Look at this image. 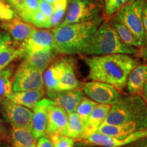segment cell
I'll return each mask as SVG.
<instances>
[{
  "instance_id": "obj_1",
  "label": "cell",
  "mask_w": 147,
  "mask_h": 147,
  "mask_svg": "<svg viewBox=\"0 0 147 147\" xmlns=\"http://www.w3.org/2000/svg\"><path fill=\"white\" fill-rule=\"evenodd\" d=\"M83 59L89 67V80L109 84L119 91L126 87L129 74L140 63L127 54L84 57Z\"/></svg>"
},
{
  "instance_id": "obj_2",
  "label": "cell",
  "mask_w": 147,
  "mask_h": 147,
  "mask_svg": "<svg viewBox=\"0 0 147 147\" xmlns=\"http://www.w3.org/2000/svg\"><path fill=\"white\" fill-rule=\"evenodd\" d=\"M104 21L103 16L84 23L55 27L52 34L59 54H79Z\"/></svg>"
},
{
  "instance_id": "obj_3",
  "label": "cell",
  "mask_w": 147,
  "mask_h": 147,
  "mask_svg": "<svg viewBox=\"0 0 147 147\" xmlns=\"http://www.w3.org/2000/svg\"><path fill=\"white\" fill-rule=\"evenodd\" d=\"M103 124L127 125L139 131L147 129V104L142 96L128 95L120 96L111 106Z\"/></svg>"
},
{
  "instance_id": "obj_4",
  "label": "cell",
  "mask_w": 147,
  "mask_h": 147,
  "mask_svg": "<svg viewBox=\"0 0 147 147\" xmlns=\"http://www.w3.org/2000/svg\"><path fill=\"white\" fill-rule=\"evenodd\" d=\"M140 49L129 47L121 41L111 21L106 20L97 28L79 55L100 56L112 54H138Z\"/></svg>"
},
{
  "instance_id": "obj_5",
  "label": "cell",
  "mask_w": 147,
  "mask_h": 147,
  "mask_svg": "<svg viewBox=\"0 0 147 147\" xmlns=\"http://www.w3.org/2000/svg\"><path fill=\"white\" fill-rule=\"evenodd\" d=\"M144 1L129 0L113 17L123 24L133 33L142 45V48L144 42V31L142 23Z\"/></svg>"
},
{
  "instance_id": "obj_6",
  "label": "cell",
  "mask_w": 147,
  "mask_h": 147,
  "mask_svg": "<svg viewBox=\"0 0 147 147\" xmlns=\"http://www.w3.org/2000/svg\"><path fill=\"white\" fill-rule=\"evenodd\" d=\"M102 4L97 0H68L67 11L61 26L84 23L100 17Z\"/></svg>"
},
{
  "instance_id": "obj_7",
  "label": "cell",
  "mask_w": 147,
  "mask_h": 147,
  "mask_svg": "<svg viewBox=\"0 0 147 147\" xmlns=\"http://www.w3.org/2000/svg\"><path fill=\"white\" fill-rule=\"evenodd\" d=\"M44 87L43 72L23 61L14 75L12 82L13 92L41 89Z\"/></svg>"
},
{
  "instance_id": "obj_8",
  "label": "cell",
  "mask_w": 147,
  "mask_h": 147,
  "mask_svg": "<svg viewBox=\"0 0 147 147\" xmlns=\"http://www.w3.org/2000/svg\"><path fill=\"white\" fill-rule=\"evenodd\" d=\"M1 112L12 127L31 130L33 112L30 109L5 97L1 102Z\"/></svg>"
},
{
  "instance_id": "obj_9",
  "label": "cell",
  "mask_w": 147,
  "mask_h": 147,
  "mask_svg": "<svg viewBox=\"0 0 147 147\" xmlns=\"http://www.w3.org/2000/svg\"><path fill=\"white\" fill-rule=\"evenodd\" d=\"M147 137V129L135 132L124 136H110L98 132L82 139V142L101 147H125L135 141Z\"/></svg>"
},
{
  "instance_id": "obj_10",
  "label": "cell",
  "mask_w": 147,
  "mask_h": 147,
  "mask_svg": "<svg viewBox=\"0 0 147 147\" xmlns=\"http://www.w3.org/2000/svg\"><path fill=\"white\" fill-rule=\"evenodd\" d=\"M83 93L90 100L97 104L112 106L119 100V91L109 84L102 82L91 81L83 84Z\"/></svg>"
},
{
  "instance_id": "obj_11",
  "label": "cell",
  "mask_w": 147,
  "mask_h": 147,
  "mask_svg": "<svg viewBox=\"0 0 147 147\" xmlns=\"http://www.w3.org/2000/svg\"><path fill=\"white\" fill-rule=\"evenodd\" d=\"M18 45L23 51L24 57L27 55L45 50H54L57 53L52 32L45 29H35L27 40Z\"/></svg>"
},
{
  "instance_id": "obj_12",
  "label": "cell",
  "mask_w": 147,
  "mask_h": 147,
  "mask_svg": "<svg viewBox=\"0 0 147 147\" xmlns=\"http://www.w3.org/2000/svg\"><path fill=\"white\" fill-rule=\"evenodd\" d=\"M49 99L63 108L67 114L76 112L78 104L83 99L84 93L80 89L69 91H47Z\"/></svg>"
},
{
  "instance_id": "obj_13",
  "label": "cell",
  "mask_w": 147,
  "mask_h": 147,
  "mask_svg": "<svg viewBox=\"0 0 147 147\" xmlns=\"http://www.w3.org/2000/svg\"><path fill=\"white\" fill-rule=\"evenodd\" d=\"M67 114L63 108L53 103L48 110L46 135L47 136L53 134L67 136Z\"/></svg>"
},
{
  "instance_id": "obj_14",
  "label": "cell",
  "mask_w": 147,
  "mask_h": 147,
  "mask_svg": "<svg viewBox=\"0 0 147 147\" xmlns=\"http://www.w3.org/2000/svg\"><path fill=\"white\" fill-rule=\"evenodd\" d=\"M0 28L6 31L16 44H20L27 40L36 29L34 25L24 21L16 14L11 19L1 21Z\"/></svg>"
},
{
  "instance_id": "obj_15",
  "label": "cell",
  "mask_w": 147,
  "mask_h": 147,
  "mask_svg": "<svg viewBox=\"0 0 147 147\" xmlns=\"http://www.w3.org/2000/svg\"><path fill=\"white\" fill-rule=\"evenodd\" d=\"M53 103L50 99H42L33 109L31 132L35 140L39 139L40 137L46 135L48 110Z\"/></svg>"
},
{
  "instance_id": "obj_16",
  "label": "cell",
  "mask_w": 147,
  "mask_h": 147,
  "mask_svg": "<svg viewBox=\"0 0 147 147\" xmlns=\"http://www.w3.org/2000/svg\"><path fill=\"white\" fill-rule=\"evenodd\" d=\"M61 67L59 81V91L78 89L79 81L76 78L74 59L70 57L61 58Z\"/></svg>"
},
{
  "instance_id": "obj_17",
  "label": "cell",
  "mask_w": 147,
  "mask_h": 147,
  "mask_svg": "<svg viewBox=\"0 0 147 147\" xmlns=\"http://www.w3.org/2000/svg\"><path fill=\"white\" fill-rule=\"evenodd\" d=\"M147 79V64H138L129 74L126 87L131 95L142 96Z\"/></svg>"
},
{
  "instance_id": "obj_18",
  "label": "cell",
  "mask_w": 147,
  "mask_h": 147,
  "mask_svg": "<svg viewBox=\"0 0 147 147\" xmlns=\"http://www.w3.org/2000/svg\"><path fill=\"white\" fill-rule=\"evenodd\" d=\"M110 108L111 106L108 104H97L86 122L85 132L82 138L96 132L97 129L104 123V121L108 117Z\"/></svg>"
},
{
  "instance_id": "obj_19",
  "label": "cell",
  "mask_w": 147,
  "mask_h": 147,
  "mask_svg": "<svg viewBox=\"0 0 147 147\" xmlns=\"http://www.w3.org/2000/svg\"><path fill=\"white\" fill-rule=\"evenodd\" d=\"M44 89L29 90V91L12 92L8 98L16 104L25 106L30 110H33L45 95Z\"/></svg>"
},
{
  "instance_id": "obj_20",
  "label": "cell",
  "mask_w": 147,
  "mask_h": 147,
  "mask_svg": "<svg viewBox=\"0 0 147 147\" xmlns=\"http://www.w3.org/2000/svg\"><path fill=\"white\" fill-rule=\"evenodd\" d=\"M58 54L54 50H45L38 51L25 57V61L29 65L44 72L52 63L55 55Z\"/></svg>"
},
{
  "instance_id": "obj_21",
  "label": "cell",
  "mask_w": 147,
  "mask_h": 147,
  "mask_svg": "<svg viewBox=\"0 0 147 147\" xmlns=\"http://www.w3.org/2000/svg\"><path fill=\"white\" fill-rule=\"evenodd\" d=\"M10 138L12 147H36V140L27 129L12 127Z\"/></svg>"
},
{
  "instance_id": "obj_22",
  "label": "cell",
  "mask_w": 147,
  "mask_h": 147,
  "mask_svg": "<svg viewBox=\"0 0 147 147\" xmlns=\"http://www.w3.org/2000/svg\"><path fill=\"white\" fill-rule=\"evenodd\" d=\"M61 67V63L60 59L49 66L44 73V84L47 91H59Z\"/></svg>"
},
{
  "instance_id": "obj_23",
  "label": "cell",
  "mask_w": 147,
  "mask_h": 147,
  "mask_svg": "<svg viewBox=\"0 0 147 147\" xmlns=\"http://www.w3.org/2000/svg\"><path fill=\"white\" fill-rule=\"evenodd\" d=\"M86 123L76 112L67 114V136L81 140L85 132Z\"/></svg>"
},
{
  "instance_id": "obj_24",
  "label": "cell",
  "mask_w": 147,
  "mask_h": 147,
  "mask_svg": "<svg viewBox=\"0 0 147 147\" xmlns=\"http://www.w3.org/2000/svg\"><path fill=\"white\" fill-rule=\"evenodd\" d=\"M39 0H21L14 6L15 14L22 20L31 24L32 18L38 10Z\"/></svg>"
},
{
  "instance_id": "obj_25",
  "label": "cell",
  "mask_w": 147,
  "mask_h": 147,
  "mask_svg": "<svg viewBox=\"0 0 147 147\" xmlns=\"http://www.w3.org/2000/svg\"><path fill=\"white\" fill-rule=\"evenodd\" d=\"M110 21H111V23L113 24V27H115L116 32L118 34L121 41L124 44L129 46V47L140 48V49L142 48V45L137 39L136 37L134 36L133 33L127 27L125 26L123 24L120 23L114 18Z\"/></svg>"
},
{
  "instance_id": "obj_26",
  "label": "cell",
  "mask_w": 147,
  "mask_h": 147,
  "mask_svg": "<svg viewBox=\"0 0 147 147\" xmlns=\"http://www.w3.org/2000/svg\"><path fill=\"white\" fill-rule=\"evenodd\" d=\"M24 57V53L18 44L9 45L0 51V71L7 67L12 61Z\"/></svg>"
},
{
  "instance_id": "obj_27",
  "label": "cell",
  "mask_w": 147,
  "mask_h": 147,
  "mask_svg": "<svg viewBox=\"0 0 147 147\" xmlns=\"http://www.w3.org/2000/svg\"><path fill=\"white\" fill-rule=\"evenodd\" d=\"M140 131L133 126L127 125H108L102 124L97 129L96 132L110 136H124L135 132Z\"/></svg>"
},
{
  "instance_id": "obj_28",
  "label": "cell",
  "mask_w": 147,
  "mask_h": 147,
  "mask_svg": "<svg viewBox=\"0 0 147 147\" xmlns=\"http://www.w3.org/2000/svg\"><path fill=\"white\" fill-rule=\"evenodd\" d=\"M12 72L13 70L11 67H5L0 71V97L1 98L8 97L13 92L11 80Z\"/></svg>"
},
{
  "instance_id": "obj_29",
  "label": "cell",
  "mask_w": 147,
  "mask_h": 147,
  "mask_svg": "<svg viewBox=\"0 0 147 147\" xmlns=\"http://www.w3.org/2000/svg\"><path fill=\"white\" fill-rule=\"evenodd\" d=\"M54 12L51 16V27H56L59 26L63 21L65 17L68 0H56L54 4Z\"/></svg>"
},
{
  "instance_id": "obj_30",
  "label": "cell",
  "mask_w": 147,
  "mask_h": 147,
  "mask_svg": "<svg viewBox=\"0 0 147 147\" xmlns=\"http://www.w3.org/2000/svg\"><path fill=\"white\" fill-rule=\"evenodd\" d=\"M97 104V103L94 101L84 97L80 104H78L76 110V113L86 123Z\"/></svg>"
},
{
  "instance_id": "obj_31",
  "label": "cell",
  "mask_w": 147,
  "mask_h": 147,
  "mask_svg": "<svg viewBox=\"0 0 147 147\" xmlns=\"http://www.w3.org/2000/svg\"><path fill=\"white\" fill-rule=\"evenodd\" d=\"M54 147H74L75 140L67 136L53 134L48 136Z\"/></svg>"
},
{
  "instance_id": "obj_32",
  "label": "cell",
  "mask_w": 147,
  "mask_h": 147,
  "mask_svg": "<svg viewBox=\"0 0 147 147\" xmlns=\"http://www.w3.org/2000/svg\"><path fill=\"white\" fill-rule=\"evenodd\" d=\"M31 24L38 28H51V18L45 15L39 10L33 15Z\"/></svg>"
},
{
  "instance_id": "obj_33",
  "label": "cell",
  "mask_w": 147,
  "mask_h": 147,
  "mask_svg": "<svg viewBox=\"0 0 147 147\" xmlns=\"http://www.w3.org/2000/svg\"><path fill=\"white\" fill-rule=\"evenodd\" d=\"M129 0H108L104 5V11L107 17H110L117 13Z\"/></svg>"
},
{
  "instance_id": "obj_34",
  "label": "cell",
  "mask_w": 147,
  "mask_h": 147,
  "mask_svg": "<svg viewBox=\"0 0 147 147\" xmlns=\"http://www.w3.org/2000/svg\"><path fill=\"white\" fill-rule=\"evenodd\" d=\"M15 15V12L6 5L3 1L0 0V21H8Z\"/></svg>"
},
{
  "instance_id": "obj_35",
  "label": "cell",
  "mask_w": 147,
  "mask_h": 147,
  "mask_svg": "<svg viewBox=\"0 0 147 147\" xmlns=\"http://www.w3.org/2000/svg\"><path fill=\"white\" fill-rule=\"evenodd\" d=\"M38 10L42 12L45 15L51 18V16L53 15V12H54V5L50 3L46 2V1H42V0H39Z\"/></svg>"
},
{
  "instance_id": "obj_36",
  "label": "cell",
  "mask_w": 147,
  "mask_h": 147,
  "mask_svg": "<svg viewBox=\"0 0 147 147\" xmlns=\"http://www.w3.org/2000/svg\"><path fill=\"white\" fill-rule=\"evenodd\" d=\"M11 45H12V39L8 33L0 31V51Z\"/></svg>"
},
{
  "instance_id": "obj_37",
  "label": "cell",
  "mask_w": 147,
  "mask_h": 147,
  "mask_svg": "<svg viewBox=\"0 0 147 147\" xmlns=\"http://www.w3.org/2000/svg\"><path fill=\"white\" fill-rule=\"evenodd\" d=\"M142 23L144 31V42L142 48L147 46V0L144 1L142 11Z\"/></svg>"
},
{
  "instance_id": "obj_38",
  "label": "cell",
  "mask_w": 147,
  "mask_h": 147,
  "mask_svg": "<svg viewBox=\"0 0 147 147\" xmlns=\"http://www.w3.org/2000/svg\"><path fill=\"white\" fill-rule=\"evenodd\" d=\"M36 147H54V146L49 138L47 135H45L38 139Z\"/></svg>"
},
{
  "instance_id": "obj_39",
  "label": "cell",
  "mask_w": 147,
  "mask_h": 147,
  "mask_svg": "<svg viewBox=\"0 0 147 147\" xmlns=\"http://www.w3.org/2000/svg\"><path fill=\"white\" fill-rule=\"evenodd\" d=\"M125 147H147V137L135 141Z\"/></svg>"
},
{
  "instance_id": "obj_40",
  "label": "cell",
  "mask_w": 147,
  "mask_h": 147,
  "mask_svg": "<svg viewBox=\"0 0 147 147\" xmlns=\"http://www.w3.org/2000/svg\"><path fill=\"white\" fill-rule=\"evenodd\" d=\"M138 55L144 60H147V46L142 49H140Z\"/></svg>"
},
{
  "instance_id": "obj_41",
  "label": "cell",
  "mask_w": 147,
  "mask_h": 147,
  "mask_svg": "<svg viewBox=\"0 0 147 147\" xmlns=\"http://www.w3.org/2000/svg\"><path fill=\"white\" fill-rule=\"evenodd\" d=\"M142 97H143V98L144 99L145 102H146V104H147V79H146V83H145V84H144V90H143Z\"/></svg>"
},
{
  "instance_id": "obj_42",
  "label": "cell",
  "mask_w": 147,
  "mask_h": 147,
  "mask_svg": "<svg viewBox=\"0 0 147 147\" xmlns=\"http://www.w3.org/2000/svg\"><path fill=\"white\" fill-rule=\"evenodd\" d=\"M5 1H8V2L10 3V5H12V6L14 7V6H15L16 4H18L21 0H5Z\"/></svg>"
},
{
  "instance_id": "obj_43",
  "label": "cell",
  "mask_w": 147,
  "mask_h": 147,
  "mask_svg": "<svg viewBox=\"0 0 147 147\" xmlns=\"http://www.w3.org/2000/svg\"><path fill=\"white\" fill-rule=\"evenodd\" d=\"M42 1H46V2H48V3H50L51 4H54L55 1H56V0H42Z\"/></svg>"
},
{
  "instance_id": "obj_44",
  "label": "cell",
  "mask_w": 147,
  "mask_h": 147,
  "mask_svg": "<svg viewBox=\"0 0 147 147\" xmlns=\"http://www.w3.org/2000/svg\"><path fill=\"white\" fill-rule=\"evenodd\" d=\"M97 1H99V2H100V3H102V5L104 4V0H97Z\"/></svg>"
},
{
  "instance_id": "obj_45",
  "label": "cell",
  "mask_w": 147,
  "mask_h": 147,
  "mask_svg": "<svg viewBox=\"0 0 147 147\" xmlns=\"http://www.w3.org/2000/svg\"><path fill=\"white\" fill-rule=\"evenodd\" d=\"M108 1V0H104V4H105V3L107 2Z\"/></svg>"
},
{
  "instance_id": "obj_46",
  "label": "cell",
  "mask_w": 147,
  "mask_h": 147,
  "mask_svg": "<svg viewBox=\"0 0 147 147\" xmlns=\"http://www.w3.org/2000/svg\"><path fill=\"white\" fill-rule=\"evenodd\" d=\"M82 147H83V146H82ZM86 147H101V146H86Z\"/></svg>"
},
{
  "instance_id": "obj_47",
  "label": "cell",
  "mask_w": 147,
  "mask_h": 147,
  "mask_svg": "<svg viewBox=\"0 0 147 147\" xmlns=\"http://www.w3.org/2000/svg\"><path fill=\"white\" fill-rule=\"evenodd\" d=\"M2 100H3V98H1V97H0V103L1 102V101H2Z\"/></svg>"
},
{
  "instance_id": "obj_48",
  "label": "cell",
  "mask_w": 147,
  "mask_h": 147,
  "mask_svg": "<svg viewBox=\"0 0 147 147\" xmlns=\"http://www.w3.org/2000/svg\"><path fill=\"white\" fill-rule=\"evenodd\" d=\"M1 1H3V0H1Z\"/></svg>"
}]
</instances>
